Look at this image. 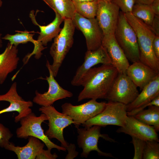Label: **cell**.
<instances>
[{
	"label": "cell",
	"mask_w": 159,
	"mask_h": 159,
	"mask_svg": "<svg viewBox=\"0 0 159 159\" xmlns=\"http://www.w3.org/2000/svg\"><path fill=\"white\" fill-rule=\"evenodd\" d=\"M118 74L112 64H103L90 69L83 77L81 85L84 87L79 93L77 101L86 99H106Z\"/></svg>",
	"instance_id": "cell-1"
},
{
	"label": "cell",
	"mask_w": 159,
	"mask_h": 159,
	"mask_svg": "<svg viewBox=\"0 0 159 159\" xmlns=\"http://www.w3.org/2000/svg\"><path fill=\"white\" fill-rule=\"evenodd\" d=\"M126 19L136 34L140 53V61L159 73V59L155 55L152 43L156 35L142 20L131 13L125 14Z\"/></svg>",
	"instance_id": "cell-2"
},
{
	"label": "cell",
	"mask_w": 159,
	"mask_h": 159,
	"mask_svg": "<svg viewBox=\"0 0 159 159\" xmlns=\"http://www.w3.org/2000/svg\"><path fill=\"white\" fill-rule=\"evenodd\" d=\"M59 34L54 39L50 49L49 53L53 62L50 64L47 61L54 77L57 76L59 69L74 42V35L75 27L72 19H66Z\"/></svg>",
	"instance_id": "cell-3"
},
{
	"label": "cell",
	"mask_w": 159,
	"mask_h": 159,
	"mask_svg": "<svg viewBox=\"0 0 159 159\" xmlns=\"http://www.w3.org/2000/svg\"><path fill=\"white\" fill-rule=\"evenodd\" d=\"M114 35L117 43L129 61H140V53L135 32L127 21L125 13L120 11Z\"/></svg>",
	"instance_id": "cell-4"
},
{
	"label": "cell",
	"mask_w": 159,
	"mask_h": 159,
	"mask_svg": "<svg viewBox=\"0 0 159 159\" xmlns=\"http://www.w3.org/2000/svg\"><path fill=\"white\" fill-rule=\"evenodd\" d=\"M47 119L44 113H42L39 116L37 117L34 113L31 112L20 120L21 126L16 131L17 137L26 139L29 136H33L42 141L48 150H51L53 148H56L59 151H66L65 148L52 142L44 133L42 124Z\"/></svg>",
	"instance_id": "cell-5"
},
{
	"label": "cell",
	"mask_w": 159,
	"mask_h": 159,
	"mask_svg": "<svg viewBox=\"0 0 159 159\" xmlns=\"http://www.w3.org/2000/svg\"><path fill=\"white\" fill-rule=\"evenodd\" d=\"M126 105L121 103L109 101L103 110L95 117L87 120L82 125L89 127L94 125L105 127L115 125L122 127L124 125L127 116Z\"/></svg>",
	"instance_id": "cell-6"
},
{
	"label": "cell",
	"mask_w": 159,
	"mask_h": 159,
	"mask_svg": "<svg viewBox=\"0 0 159 159\" xmlns=\"http://www.w3.org/2000/svg\"><path fill=\"white\" fill-rule=\"evenodd\" d=\"M39 111L46 115L49 121V128L45 132V135L49 139H57L61 143L62 146L66 148L68 144L64 138L63 130L74 123L72 119L68 115L58 111L52 105L42 106Z\"/></svg>",
	"instance_id": "cell-7"
},
{
	"label": "cell",
	"mask_w": 159,
	"mask_h": 159,
	"mask_svg": "<svg viewBox=\"0 0 159 159\" xmlns=\"http://www.w3.org/2000/svg\"><path fill=\"white\" fill-rule=\"evenodd\" d=\"M106 103L98 102L91 99L82 104L74 105L66 102L61 106L62 113L69 116L72 119L77 128L90 119L100 113L104 109Z\"/></svg>",
	"instance_id": "cell-8"
},
{
	"label": "cell",
	"mask_w": 159,
	"mask_h": 159,
	"mask_svg": "<svg viewBox=\"0 0 159 159\" xmlns=\"http://www.w3.org/2000/svg\"><path fill=\"white\" fill-rule=\"evenodd\" d=\"M101 127L99 125H94L89 127L77 128L78 134L77 144L79 147L82 150L81 157L87 158L90 152L95 151L100 155L114 157L110 153L102 151L98 147V142L100 137L110 142H115L107 135L101 133Z\"/></svg>",
	"instance_id": "cell-9"
},
{
	"label": "cell",
	"mask_w": 159,
	"mask_h": 159,
	"mask_svg": "<svg viewBox=\"0 0 159 159\" xmlns=\"http://www.w3.org/2000/svg\"><path fill=\"white\" fill-rule=\"evenodd\" d=\"M137 87L126 74H118L105 99L127 105L138 96L139 93Z\"/></svg>",
	"instance_id": "cell-10"
},
{
	"label": "cell",
	"mask_w": 159,
	"mask_h": 159,
	"mask_svg": "<svg viewBox=\"0 0 159 159\" xmlns=\"http://www.w3.org/2000/svg\"><path fill=\"white\" fill-rule=\"evenodd\" d=\"M72 19L85 36L87 50H94L102 45L104 35L96 18H87L76 12Z\"/></svg>",
	"instance_id": "cell-11"
},
{
	"label": "cell",
	"mask_w": 159,
	"mask_h": 159,
	"mask_svg": "<svg viewBox=\"0 0 159 159\" xmlns=\"http://www.w3.org/2000/svg\"><path fill=\"white\" fill-rule=\"evenodd\" d=\"M46 66L49 73L45 78L49 85L48 91L43 93L35 91V96L33 99L35 103L42 106L51 105L56 101L67 98L71 97L73 94L62 87L54 78V77L47 61Z\"/></svg>",
	"instance_id": "cell-12"
},
{
	"label": "cell",
	"mask_w": 159,
	"mask_h": 159,
	"mask_svg": "<svg viewBox=\"0 0 159 159\" xmlns=\"http://www.w3.org/2000/svg\"><path fill=\"white\" fill-rule=\"evenodd\" d=\"M16 87V83L15 82L6 93L0 95V101H6L10 103L8 107L0 110V114L14 111L17 112L18 114L14 118V121L16 123L32 112L30 107L33 105L32 101H26L18 95Z\"/></svg>",
	"instance_id": "cell-13"
},
{
	"label": "cell",
	"mask_w": 159,
	"mask_h": 159,
	"mask_svg": "<svg viewBox=\"0 0 159 159\" xmlns=\"http://www.w3.org/2000/svg\"><path fill=\"white\" fill-rule=\"evenodd\" d=\"M99 64H112L107 51L102 45L96 50H87L84 62L78 68L71 81L72 85L74 86L81 85L82 79L87 72L93 66Z\"/></svg>",
	"instance_id": "cell-14"
},
{
	"label": "cell",
	"mask_w": 159,
	"mask_h": 159,
	"mask_svg": "<svg viewBox=\"0 0 159 159\" xmlns=\"http://www.w3.org/2000/svg\"><path fill=\"white\" fill-rule=\"evenodd\" d=\"M119 10V7L112 2L98 1L95 18L104 35L114 34L118 19Z\"/></svg>",
	"instance_id": "cell-15"
},
{
	"label": "cell",
	"mask_w": 159,
	"mask_h": 159,
	"mask_svg": "<svg viewBox=\"0 0 159 159\" xmlns=\"http://www.w3.org/2000/svg\"><path fill=\"white\" fill-rule=\"evenodd\" d=\"M116 132L124 133L144 141H159L157 132L153 126L139 121L132 116L127 115L124 126L120 127Z\"/></svg>",
	"instance_id": "cell-16"
},
{
	"label": "cell",
	"mask_w": 159,
	"mask_h": 159,
	"mask_svg": "<svg viewBox=\"0 0 159 159\" xmlns=\"http://www.w3.org/2000/svg\"><path fill=\"white\" fill-rule=\"evenodd\" d=\"M102 45L106 49L112 65L116 69L118 74H126L130 65L129 61L116 41L114 34L104 35Z\"/></svg>",
	"instance_id": "cell-17"
},
{
	"label": "cell",
	"mask_w": 159,
	"mask_h": 159,
	"mask_svg": "<svg viewBox=\"0 0 159 159\" xmlns=\"http://www.w3.org/2000/svg\"><path fill=\"white\" fill-rule=\"evenodd\" d=\"M126 74L137 87L141 90L159 73L139 61L130 65Z\"/></svg>",
	"instance_id": "cell-18"
},
{
	"label": "cell",
	"mask_w": 159,
	"mask_h": 159,
	"mask_svg": "<svg viewBox=\"0 0 159 159\" xmlns=\"http://www.w3.org/2000/svg\"><path fill=\"white\" fill-rule=\"evenodd\" d=\"M55 17L52 22L46 25H41L36 20L34 11L32 10L29 13V16L32 23L37 26L40 29L37 40L44 46L51 42L59 34L62 29L60 25L64 19L57 13L55 12Z\"/></svg>",
	"instance_id": "cell-19"
},
{
	"label": "cell",
	"mask_w": 159,
	"mask_h": 159,
	"mask_svg": "<svg viewBox=\"0 0 159 159\" xmlns=\"http://www.w3.org/2000/svg\"><path fill=\"white\" fill-rule=\"evenodd\" d=\"M17 46L9 42L4 52L0 54V85L3 84L9 74L18 66L19 59Z\"/></svg>",
	"instance_id": "cell-20"
},
{
	"label": "cell",
	"mask_w": 159,
	"mask_h": 159,
	"mask_svg": "<svg viewBox=\"0 0 159 159\" xmlns=\"http://www.w3.org/2000/svg\"><path fill=\"white\" fill-rule=\"evenodd\" d=\"M34 35L29 32L24 31L14 34H7L2 37V39L8 41L11 44L16 46L19 44H26L29 42L33 43L34 48L32 52L27 54L24 58V63L25 64L33 55L36 59H39L42 54V51L46 48L33 38Z\"/></svg>",
	"instance_id": "cell-21"
},
{
	"label": "cell",
	"mask_w": 159,
	"mask_h": 159,
	"mask_svg": "<svg viewBox=\"0 0 159 159\" xmlns=\"http://www.w3.org/2000/svg\"><path fill=\"white\" fill-rule=\"evenodd\" d=\"M28 138V143L24 146H15L13 143L10 142L4 148L14 152L18 159H35L43 149L45 144L36 138L29 136Z\"/></svg>",
	"instance_id": "cell-22"
},
{
	"label": "cell",
	"mask_w": 159,
	"mask_h": 159,
	"mask_svg": "<svg viewBox=\"0 0 159 159\" xmlns=\"http://www.w3.org/2000/svg\"><path fill=\"white\" fill-rule=\"evenodd\" d=\"M135 99L126 105L127 112L147 104L159 96V74L141 90Z\"/></svg>",
	"instance_id": "cell-23"
},
{
	"label": "cell",
	"mask_w": 159,
	"mask_h": 159,
	"mask_svg": "<svg viewBox=\"0 0 159 159\" xmlns=\"http://www.w3.org/2000/svg\"><path fill=\"white\" fill-rule=\"evenodd\" d=\"M64 19H72L76 12L72 0H42Z\"/></svg>",
	"instance_id": "cell-24"
},
{
	"label": "cell",
	"mask_w": 159,
	"mask_h": 159,
	"mask_svg": "<svg viewBox=\"0 0 159 159\" xmlns=\"http://www.w3.org/2000/svg\"><path fill=\"white\" fill-rule=\"evenodd\" d=\"M139 121L153 126L156 131L159 130V107L151 105L133 116Z\"/></svg>",
	"instance_id": "cell-25"
},
{
	"label": "cell",
	"mask_w": 159,
	"mask_h": 159,
	"mask_svg": "<svg viewBox=\"0 0 159 159\" xmlns=\"http://www.w3.org/2000/svg\"><path fill=\"white\" fill-rule=\"evenodd\" d=\"M131 13L149 26H151L155 15L150 5L137 3L134 5Z\"/></svg>",
	"instance_id": "cell-26"
},
{
	"label": "cell",
	"mask_w": 159,
	"mask_h": 159,
	"mask_svg": "<svg viewBox=\"0 0 159 159\" xmlns=\"http://www.w3.org/2000/svg\"><path fill=\"white\" fill-rule=\"evenodd\" d=\"M73 2L76 12L80 15L88 19L96 17L98 7V0Z\"/></svg>",
	"instance_id": "cell-27"
},
{
	"label": "cell",
	"mask_w": 159,
	"mask_h": 159,
	"mask_svg": "<svg viewBox=\"0 0 159 159\" xmlns=\"http://www.w3.org/2000/svg\"><path fill=\"white\" fill-rule=\"evenodd\" d=\"M158 142L154 140L145 141L143 159H159Z\"/></svg>",
	"instance_id": "cell-28"
},
{
	"label": "cell",
	"mask_w": 159,
	"mask_h": 159,
	"mask_svg": "<svg viewBox=\"0 0 159 159\" xmlns=\"http://www.w3.org/2000/svg\"><path fill=\"white\" fill-rule=\"evenodd\" d=\"M132 138L131 142L133 144L134 148L133 159H143L145 141L134 137H132Z\"/></svg>",
	"instance_id": "cell-29"
},
{
	"label": "cell",
	"mask_w": 159,
	"mask_h": 159,
	"mask_svg": "<svg viewBox=\"0 0 159 159\" xmlns=\"http://www.w3.org/2000/svg\"><path fill=\"white\" fill-rule=\"evenodd\" d=\"M13 134L9 129L0 123V147L4 148L9 143Z\"/></svg>",
	"instance_id": "cell-30"
},
{
	"label": "cell",
	"mask_w": 159,
	"mask_h": 159,
	"mask_svg": "<svg viewBox=\"0 0 159 159\" xmlns=\"http://www.w3.org/2000/svg\"><path fill=\"white\" fill-rule=\"evenodd\" d=\"M123 13H131L135 4V0H112Z\"/></svg>",
	"instance_id": "cell-31"
},
{
	"label": "cell",
	"mask_w": 159,
	"mask_h": 159,
	"mask_svg": "<svg viewBox=\"0 0 159 159\" xmlns=\"http://www.w3.org/2000/svg\"><path fill=\"white\" fill-rule=\"evenodd\" d=\"M151 105L159 107V96L155 98L151 102L130 111L127 112V115L134 116L139 112L144 110L145 108Z\"/></svg>",
	"instance_id": "cell-32"
},
{
	"label": "cell",
	"mask_w": 159,
	"mask_h": 159,
	"mask_svg": "<svg viewBox=\"0 0 159 159\" xmlns=\"http://www.w3.org/2000/svg\"><path fill=\"white\" fill-rule=\"evenodd\" d=\"M51 150L47 149L44 150L43 149L37 156L36 159H56L58 157L57 155L54 153L52 154Z\"/></svg>",
	"instance_id": "cell-33"
},
{
	"label": "cell",
	"mask_w": 159,
	"mask_h": 159,
	"mask_svg": "<svg viewBox=\"0 0 159 159\" xmlns=\"http://www.w3.org/2000/svg\"><path fill=\"white\" fill-rule=\"evenodd\" d=\"M76 147L75 145L72 143L68 145L66 148L68 151V154L66 157L65 159H73L77 157L78 153L75 150Z\"/></svg>",
	"instance_id": "cell-34"
},
{
	"label": "cell",
	"mask_w": 159,
	"mask_h": 159,
	"mask_svg": "<svg viewBox=\"0 0 159 159\" xmlns=\"http://www.w3.org/2000/svg\"><path fill=\"white\" fill-rule=\"evenodd\" d=\"M150 27L156 35L159 36V15H155Z\"/></svg>",
	"instance_id": "cell-35"
},
{
	"label": "cell",
	"mask_w": 159,
	"mask_h": 159,
	"mask_svg": "<svg viewBox=\"0 0 159 159\" xmlns=\"http://www.w3.org/2000/svg\"><path fill=\"white\" fill-rule=\"evenodd\" d=\"M152 46L154 54L159 59V36L156 35L153 40Z\"/></svg>",
	"instance_id": "cell-36"
},
{
	"label": "cell",
	"mask_w": 159,
	"mask_h": 159,
	"mask_svg": "<svg viewBox=\"0 0 159 159\" xmlns=\"http://www.w3.org/2000/svg\"><path fill=\"white\" fill-rule=\"evenodd\" d=\"M150 5L155 14L159 15V0H155Z\"/></svg>",
	"instance_id": "cell-37"
},
{
	"label": "cell",
	"mask_w": 159,
	"mask_h": 159,
	"mask_svg": "<svg viewBox=\"0 0 159 159\" xmlns=\"http://www.w3.org/2000/svg\"><path fill=\"white\" fill-rule=\"evenodd\" d=\"M155 0H135L136 3L147 4L150 5Z\"/></svg>",
	"instance_id": "cell-38"
},
{
	"label": "cell",
	"mask_w": 159,
	"mask_h": 159,
	"mask_svg": "<svg viewBox=\"0 0 159 159\" xmlns=\"http://www.w3.org/2000/svg\"><path fill=\"white\" fill-rule=\"evenodd\" d=\"M94 0H72L73 2H82L84 1H92Z\"/></svg>",
	"instance_id": "cell-39"
},
{
	"label": "cell",
	"mask_w": 159,
	"mask_h": 159,
	"mask_svg": "<svg viewBox=\"0 0 159 159\" xmlns=\"http://www.w3.org/2000/svg\"><path fill=\"white\" fill-rule=\"evenodd\" d=\"M2 34H0V48L2 46Z\"/></svg>",
	"instance_id": "cell-40"
},
{
	"label": "cell",
	"mask_w": 159,
	"mask_h": 159,
	"mask_svg": "<svg viewBox=\"0 0 159 159\" xmlns=\"http://www.w3.org/2000/svg\"><path fill=\"white\" fill-rule=\"evenodd\" d=\"M98 1H107V2H111L112 0H97Z\"/></svg>",
	"instance_id": "cell-41"
},
{
	"label": "cell",
	"mask_w": 159,
	"mask_h": 159,
	"mask_svg": "<svg viewBox=\"0 0 159 159\" xmlns=\"http://www.w3.org/2000/svg\"><path fill=\"white\" fill-rule=\"evenodd\" d=\"M2 1L1 0H0V7H1L2 5Z\"/></svg>",
	"instance_id": "cell-42"
}]
</instances>
